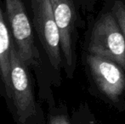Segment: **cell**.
Returning a JSON list of instances; mask_svg holds the SVG:
<instances>
[{
    "label": "cell",
    "mask_w": 125,
    "mask_h": 124,
    "mask_svg": "<svg viewBox=\"0 0 125 124\" xmlns=\"http://www.w3.org/2000/svg\"><path fill=\"white\" fill-rule=\"evenodd\" d=\"M29 69L12 43L9 110L13 115L15 124H44L43 111L35 99Z\"/></svg>",
    "instance_id": "cell-1"
},
{
    "label": "cell",
    "mask_w": 125,
    "mask_h": 124,
    "mask_svg": "<svg viewBox=\"0 0 125 124\" xmlns=\"http://www.w3.org/2000/svg\"><path fill=\"white\" fill-rule=\"evenodd\" d=\"M12 43L23 61L29 68L41 64L40 54L35 43L34 34L22 0H5L3 13Z\"/></svg>",
    "instance_id": "cell-2"
},
{
    "label": "cell",
    "mask_w": 125,
    "mask_h": 124,
    "mask_svg": "<svg viewBox=\"0 0 125 124\" xmlns=\"http://www.w3.org/2000/svg\"><path fill=\"white\" fill-rule=\"evenodd\" d=\"M89 50L91 55L112 60L125 71V38L112 13H105L95 23Z\"/></svg>",
    "instance_id": "cell-3"
},
{
    "label": "cell",
    "mask_w": 125,
    "mask_h": 124,
    "mask_svg": "<svg viewBox=\"0 0 125 124\" xmlns=\"http://www.w3.org/2000/svg\"><path fill=\"white\" fill-rule=\"evenodd\" d=\"M32 24L52 67L60 71L62 66L61 40L50 0H30Z\"/></svg>",
    "instance_id": "cell-4"
},
{
    "label": "cell",
    "mask_w": 125,
    "mask_h": 124,
    "mask_svg": "<svg viewBox=\"0 0 125 124\" xmlns=\"http://www.w3.org/2000/svg\"><path fill=\"white\" fill-rule=\"evenodd\" d=\"M61 40L62 66L71 77L76 62V14L73 0H50Z\"/></svg>",
    "instance_id": "cell-5"
},
{
    "label": "cell",
    "mask_w": 125,
    "mask_h": 124,
    "mask_svg": "<svg viewBox=\"0 0 125 124\" xmlns=\"http://www.w3.org/2000/svg\"><path fill=\"white\" fill-rule=\"evenodd\" d=\"M87 61L99 89L112 100H117L125 90L122 68L112 60L91 54L88 55Z\"/></svg>",
    "instance_id": "cell-6"
},
{
    "label": "cell",
    "mask_w": 125,
    "mask_h": 124,
    "mask_svg": "<svg viewBox=\"0 0 125 124\" xmlns=\"http://www.w3.org/2000/svg\"><path fill=\"white\" fill-rule=\"evenodd\" d=\"M12 40L0 6V78L7 105L10 100V51Z\"/></svg>",
    "instance_id": "cell-7"
},
{
    "label": "cell",
    "mask_w": 125,
    "mask_h": 124,
    "mask_svg": "<svg viewBox=\"0 0 125 124\" xmlns=\"http://www.w3.org/2000/svg\"><path fill=\"white\" fill-rule=\"evenodd\" d=\"M112 11L125 38V4L121 1H116Z\"/></svg>",
    "instance_id": "cell-8"
},
{
    "label": "cell",
    "mask_w": 125,
    "mask_h": 124,
    "mask_svg": "<svg viewBox=\"0 0 125 124\" xmlns=\"http://www.w3.org/2000/svg\"><path fill=\"white\" fill-rule=\"evenodd\" d=\"M47 124H72L69 120V117L66 113L62 111L54 110L51 111L49 116L48 123Z\"/></svg>",
    "instance_id": "cell-9"
}]
</instances>
